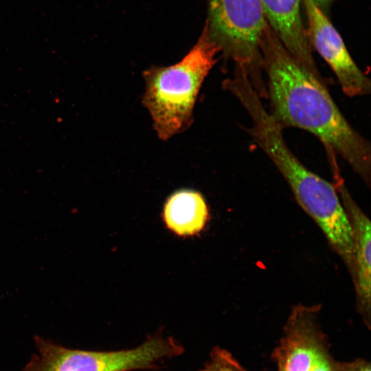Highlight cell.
<instances>
[{"instance_id": "cell-1", "label": "cell", "mask_w": 371, "mask_h": 371, "mask_svg": "<svg viewBox=\"0 0 371 371\" xmlns=\"http://www.w3.org/2000/svg\"><path fill=\"white\" fill-rule=\"evenodd\" d=\"M260 50L267 76L269 113L284 128L304 130L339 156L370 186L371 147L342 114L324 79L309 72L286 49L270 26L262 33Z\"/></svg>"}, {"instance_id": "cell-2", "label": "cell", "mask_w": 371, "mask_h": 371, "mask_svg": "<svg viewBox=\"0 0 371 371\" xmlns=\"http://www.w3.org/2000/svg\"><path fill=\"white\" fill-rule=\"evenodd\" d=\"M251 119L248 131L280 172L301 207L315 221L333 249L342 259L353 253L349 219L333 183L308 169L293 153L283 128L265 108L247 76L238 74L225 84Z\"/></svg>"}, {"instance_id": "cell-3", "label": "cell", "mask_w": 371, "mask_h": 371, "mask_svg": "<svg viewBox=\"0 0 371 371\" xmlns=\"http://www.w3.org/2000/svg\"><path fill=\"white\" fill-rule=\"evenodd\" d=\"M220 52L204 27L196 43L179 62L153 66L144 72L143 104L160 139L167 140L190 126L199 90Z\"/></svg>"}, {"instance_id": "cell-4", "label": "cell", "mask_w": 371, "mask_h": 371, "mask_svg": "<svg viewBox=\"0 0 371 371\" xmlns=\"http://www.w3.org/2000/svg\"><path fill=\"white\" fill-rule=\"evenodd\" d=\"M267 23L260 0H208L205 25L227 58L246 72L262 98L267 96L260 50Z\"/></svg>"}, {"instance_id": "cell-5", "label": "cell", "mask_w": 371, "mask_h": 371, "mask_svg": "<svg viewBox=\"0 0 371 371\" xmlns=\"http://www.w3.org/2000/svg\"><path fill=\"white\" fill-rule=\"evenodd\" d=\"M34 352L21 371H131L151 368L183 349L170 337L155 336L139 346L117 351L73 349L34 335Z\"/></svg>"}, {"instance_id": "cell-6", "label": "cell", "mask_w": 371, "mask_h": 371, "mask_svg": "<svg viewBox=\"0 0 371 371\" xmlns=\"http://www.w3.org/2000/svg\"><path fill=\"white\" fill-rule=\"evenodd\" d=\"M306 14L307 34L313 47L334 72L341 89L348 97L370 93V80L348 52L335 26L313 0H302Z\"/></svg>"}, {"instance_id": "cell-7", "label": "cell", "mask_w": 371, "mask_h": 371, "mask_svg": "<svg viewBox=\"0 0 371 371\" xmlns=\"http://www.w3.org/2000/svg\"><path fill=\"white\" fill-rule=\"evenodd\" d=\"M320 310L319 304H298L292 308L276 352L279 371H311L324 352L318 324Z\"/></svg>"}, {"instance_id": "cell-8", "label": "cell", "mask_w": 371, "mask_h": 371, "mask_svg": "<svg viewBox=\"0 0 371 371\" xmlns=\"http://www.w3.org/2000/svg\"><path fill=\"white\" fill-rule=\"evenodd\" d=\"M333 184L349 219L353 238L354 271L351 276L357 308L366 325L370 322L371 308V225L369 218L353 199L337 166L331 168Z\"/></svg>"}, {"instance_id": "cell-9", "label": "cell", "mask_w": 371, "mask_h": 371, "mask_svg": "<svg viewBox=\"0 0 371 371\" xmlns=\"http://www.w3.org/2000/svg\"><path fill=\"white\" fill-rule=\"evenodd\" d=\"M265 19L292 56L308 71L324 79L315 62L300 9L302 0H260Z\"/></svg>"}, {"instance_id": "cell-10", "label": "cell", "mask_w": 371, "mask_h": 371, "mask_svg": "<svg viewBox=\"0 0 371 371\" xmlns=\"http://www.w3.org/2000/svg\"><path fill=\"white\" fill-rule=\"evenodd\" d=\"M207 216L202 195L190 190L175 192L164 206V218L168 227L180 236L193 235L201 231Z\"/></svg>"}, {"instance_id": "cell-11", "label": "cell", "mask_w": 371, "mask_h": 371, "mask_svg": "<svg viewBox=\"0 0 371 371\" xmlns=\"http://www.w3.org/2000/svg\"><path fill=\"white\" fill-rule=\"evenodd\" d=\"M200 371H247L227 351L216 348Z\"/></svg>"}, {"instance_id": "cell-12", "label": "cell", "mask_w": 371, "mask_h": 371, "mask_svg": "<svg viewBox=\"0 0 371 371\" xmlns=\"http://www.w3.org/2000/svg\"><path fill=\"white\" fill-rule=\"evenodd\" d=\"M311 371H335L333 364L324 352L317 359Z\"/></svg>"}, {"instance_id": "cell-13", "label": "cell", "mask_w": 371, "mask_h": 371, "mask_svg": "<svg viewBox=\"0 0 371 371\" xmlns=\"http://www.w3.org/2000/svg\"><path fill=\"white\" fill-rule=\"evenodd\" d=\"M344 371H370V363H355L344 368Z\"/></svg>"}, {"instance_id": "cell-14", "label": "cell", "mask_w": 371, "mask_h": 371, "mask_svg": "<svg viewBox=\"0 0 371 371\" xmlns=\"http://www.w3.org/2000/svg\"><path fill=\"white\" fill-rule=\"evenodd\" d=\"M323 11L326 10L334 0H313Z\"/></svg>"}]
</instances>
